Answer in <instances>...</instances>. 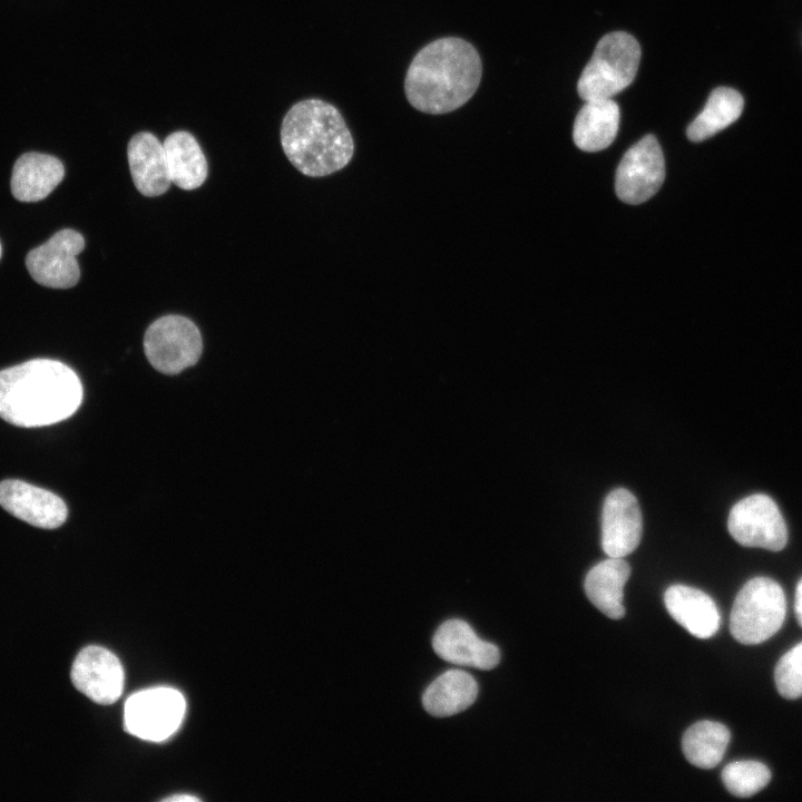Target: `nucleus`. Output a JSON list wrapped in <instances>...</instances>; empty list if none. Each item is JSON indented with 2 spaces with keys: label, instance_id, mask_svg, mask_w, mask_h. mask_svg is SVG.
<instances>
[{
  "label": "nucleus",
  "instance_id": "nucleus-1",
  "mask_svg": "<svg viewBox=\"0 0 802 802\" xmlns=\"http://www.w3.org/2000/svg\"><path fill=\"white\" fill-rule=\"evenodd\" d=\"M82 400L78 375L65 363L33 359L0 371V417L18 427H43L72 415Z\"/></svg>",
  "mask_w": 802,
  "mask_h": 802
},
{
  "label": "nucleus",
  "instance_id": "nucleus-2",
  "mask_svg": "<svg viewBox=\"0 0 802 802\" xmlns=\"http://www.w3.org/2000/svg\"><path fill=\"white\" fill-rule=\"evenodd\" d=\"M482 76L477 49L459 37H443L426 45L413 57L404 79L408 101L417 110L441 115L463 106Z\"/></svg>",
  "mask_w": 802,
  "mask_h": 802
},
{
  "label": "nucleus",
  "instance_id": "nucleus-3",
  "mask_svg": "<svg viewBox=\"0 0 802 802\" xmlns=\"http://www.w3.org/2000/svg\"><path fill=\"white\" fill-rule=\"evenodd\" d=\"M281 145L291 164L310 177L343 169L354 154V140L341 113L315 98L294 104L285 114Z\"/></svg>",
  "mask_w": 802,
  "mask_h": 802
},
{
  "label": "nucleus",
  "instance_id": "nucleus-4",
  "mask_svg": "<svg viewBox=\"0 0 802 802\" xmlns=\"http://www.w3.org/2000/svg\"><path fill=\"white\" fill-rule=\"evenodd\" d=\"M639 61L640 47L632 35H605L579 77L578 95L585 101L614 97L633 82Z\"/></svg>",
  "mask_w": 802,
  "mask_h": 802
},
{
  "label": "nucleus",
  "instance_id": "nucleus-5",
  "mask_svg": "<svg viewBox=\"0 0 802 802\" xmlns=\"http://www.w3.org/2000/svg\"><path fill=\"white\" fill-rule=\"evenodd\" d=\"M785 614L782 587L771 578L755 577L745 583L734 599L730 630L741 644H760L780 630Z\"/></svg>",
  "mask_w": 802,
  "mask_h": 802
},
{
  "label": "nucleus",
  "instance_id": "nucleus-6",
  "mask_svg": "<svg viewBox=\"0 0 802 802\" xmlns=\"http://www.w3.org/2000/svg\"><path fill=\"white\" fill-rule=\"evenodd\" d=\"M203 350L202 335L187 317L165 315L154 321L144 335L149 363L165 374H177L194 365Z\"/></svg>",
  "mask_w": 802,
  "mask_h": 802
},
{
  "label": "nucleus",
  "instance_id": "nucleus-7",
  "mask_svg": "<svg viewBox=\"0 0 802 802\" xmlns=\"http://www.w3.org/2000/svg\"><path fill=\"white\" fill-rule=\"evenodd\" d=\"M184 696L170 687H155L128 697L124 707V725L130 734L159 742L174 734L185 715Z\"/></svg>",
  "mask_w": 802,
  "mask_h": 802
},
{
  "label": "nucleus",
  "instance_id": "nucleus-8",
  "mask_svg": "<svg viewBox=\"0 0 802 802\" xmlns=\"http://www.w3.org/2000/svg\"><path fill=\"white\" fill-rule=\"evenodd\" d=\"M731 536L742 546L772 551L783 549L788 529L776 503L766 495H751L736 502L728 515Z\"/></svg>",
  "mask_w": 802,
  "mask_h": 802
},
{
  "label": "nucleus",
  "instance_id": "nucleus-9",
  "mask_svg": "<svg viewBox=\"0 0 802 802\" xmlns=\"http://www.w3.org/2000/svg\"><path fill=\"white\" fill-rule=\"evenodd\" d=\"M664 178L662 148L653 135H646L623 156L616 172V194L627 204H640L658 192Z\"/></svg>",
  "mask_w": 802,
  "mask_h": 802
},
{
  "label": "nucleus",
  "instance_id": "nucleus-10",
  "mask_svg": "<svg viewBox=\"0 0 802 802\" xmlns=\"http://www.w3.org/2000/svg\"><path fill=\"white\" fill-rule=\"evenodd\" d=\"M84 247L85 239L80 233L70 228L61 229L27 254V270L42 286L70 288L80 278L76 257Z\"/></svg>",
  "mask_w": 802,
  "mask_h": 802
},
{
  "label": "nucleus",
  "instance_id": "nucleus-11",
  "mask_svg": "<svg viewBox=\"0 0 802 802\" xmlns=\"http://www.w3.org/2000/svg\"><path fill=\"white\" fill-rule=\"evenodd\" d=\"M71 682L92 702L113 704L124 688V669L110 651L90 645L82 648L71 666Z\"/></svg>",
  "mask_w": 802,
  "mask_h": 802
},
{
  "label": "nucleus",
  "instance_id": "nucleus-12",
  "mask_svg": "<svg viewBox=\"0 0 802 802\" xmlns=\"http://www.w3.org/2000/svg\"><path fill=\"white\" fill-rule=\"evenodd\" d=\"M643 520L636 497L624 488L608 493L602 512V547L608 557L624 558L639 545Z\"/></svg>",
  "mask_w": 802,
  "mask_h": 802
},
{
  "label": "nucleus",
  "instance_id": "nucleus-13",
  "mask_svg": "<svg viewBox=\"0 0 802 802\" xmlns=\"http://www.w3.org/2000/svg\"><path fill=\"white\" fill-rule=\"evenodd\" d=\"M0 506L16 518L45 529L58 528L68 515L60 497L16 479L0 482Z\"/></svg>",
  "mask_w": 802,
  "mask_h": 802
},
{
  "label": "nucleus",
  "instance_id": "nucleus-14",
  "mask_svg": "<svg viewBox=\"0 0 802 802\" xmlns=\"http://www.w3.org/2000/svg\"><path fill=\"white\" fill-rule=\"evenodd\" d=\"M432 646L439 657L456 665L491 669L500 661L499 648L479 638L461 619L441 624L433 635Z\"/></svg>",
  "mask_w": 802,
  "mask_h": 802
},
{
  "label": "nucleus",
  "instance_id": "nucleus-15",
  "mask_svg": "<svg viewBox=\"0 0 802 802\" xmlns=\"http://www.w3.org/2000/svg\"><path fill=\"white\" fill-rule=\"evenodd\" d=\"M133 182L148 197L166 193L172 183L163 143L149 131L135 134L127 146Z\"/></svg>",
  "mask_w": 802,
  "mask_h": 802
},
{
  "label": "nucleus",
  "instance_id": "nucleus-16",
  "mask_svg": "<svg viewBox=\"0 0 802 802\" xmlns=\"http://www.w3.org/2000/svg\"><path fill=\"white\" fill-rule=\"evenodd\" d=\"M664 603L669 615L693 636L707 639L717 633L720 610L706 593L677 584L666 589Z\"/></svg>",
  "mask_w": 802,
  "mask_h": 802
},
{
  "label": "nucleus",
  "instance_id": "nucleus-17",
  "mask_svg": "<svg viewBox=\"0 0 802 802\" xmlns=\"http://www.w3.org/2000/svg\"><path fill=\"white\" fill-rule=\"evenodd\" d=\"M65 168L55 156L30 151L14 163L11 174V193L19 202H38L46 198L62 180Z\"/></svg>",
  "mask_w": 802,
  "mask_h": 802
},
{
  "label": "nucleus",
  "instance_id": "nucleus-18",
  "mask_svg": "<svg viewBox=\"0 0 802 802\" xmlns=\"http://www.w3.org/2000/svg\"><path fill=\"white\" fill-rule=\"evenodd\" d=\"M630 567L623 558L609 557L595 565L585 579V591L590 603L604 615L619 619L625 615L624 586Z\"/></svg>",
  "mask_w": 802,
  "mask_h": 802
},
{
  "label": "nucleus",
  "instance_id": "nucleus-19",
  "mask_svg": "<svg viewBox=\"0 0 802 802\" xmlns=\"http://www.w3.org/2000/svg\"><path fill=\"white\" fill-rule=\"evenodd\" d=\"M619 108L612 98L586 100L578 111L573 129L576 146L584 151H599L615 139Z\"/></svg>",
  "mask_w": 802,
  "mask_h": 802
},
{
  "label": "nucleus",
  "instance_id": "nucleus-20",
  "mask_svg": "<svg viewBox=\"0 0 802 802\" xmlns=\"http://www.w3.org/2000/svg\"><path fill=\"white\" fill-rule=\"evenodd\" d=\"M477 695L478 684L469 673L449 669L427 687L422 704L429 714L447 717L468 708Z\"/></svg>",
  "mask_w": 802,
  "mask_h": 802
},
{
  "label": "nucleus",
  "instance_id": "nucleus-21",
  "mask_svg": "<svg viewBox=\"0 0 802 802\" xmlns=\"http://www.w3.org/2000/svg\"><path fill=\"white\" fill-rule=\"evenodd\" d=\"M172 183L182 189L199 187L207 177V162L196 140L188 131L169 134L163 143Z\"/></svg>",
  "mask_w": 802,
  "mask_h": 802
},
{
  "label": "nucleus",
  "instance_id": "nucleus-22",
  "mask_svg": "<svg viewBox=\"0 0 802 802\" xmlns=\"http://www.w3.org/2000/svg\"><path fill=\"white\" fill-rule=\"evenodd\" d=\"M744 100L740 92L728 87L715 88L703 110L687 127L689 140H705L726 128L742 114Z\"/></svg>",
  "mask_w": 802,
  "mask_h": 802
},
{
  "label": "nucleus",
  "instance_id": "nucleus-23",
  "mask_svg": "<svg viewBox=\"0 0 802 802\" xmlns=\"http://www.w3.org/2000/svg\"><path fill=\"white\" fill-rule=\"evenodd\" d=\"M730 740V731L724 724L700 721L684 733L682 750L691 764L701 769H712L722 761Z\"/></svg>",
  "mask_w": 802,
  "mask_h": 802
},
{
  "label": "nucleus",
  "instance_id": "nucleus-24",
  "mask_svg": "<svg viewBox=\"0 0 802 802\" xmlns=\"http://www.w3.org/2000/svg\"><path fill=\"white\" fill-rule=\"evenodd\" d=\"M721 777L730 793L737 798H749L769 784L771 772L757 761H735L723 769Z\"/></svg>",
  "mask_w": 802,
  "mask_h": 802
},
{
  "label": "nucleus",
  "instance_id": "nucleus-25",
  "mask_svg": "<svg viewBox=\"0 0 802 802\" xmlns=\"http://www.w3.org/2000/svg\"><path fill=\"white\" fill-rule=\"evenodd\" d=\"M774 682L782 697L795 700L802 696V642L779 659L774 669Z\"/></svg>",
  "mask_w": 802,
  "mask_h": 802
},
{
  "label": "nucleus",
  "instance_id": "nucleus-26",
  "mask_svg": "<svg viewBox=\"0 0 802 802\" xmlns=\"http://www.w3.org/2000/svg\"><path fill=\"white\" fill-rule=\"evenodd\" d=\"M794 610L798 623L802 627V578L799 580L795 589Z\"/></svg>",
  "mask_w": 802,
  "mask_h": 802
},
{
  "label": "nucleus",
  "instance_id": "nucleus-27",
  "mask_svg": "<svg viewBox=\"0 0 802 802\" xmlns=\"http://www.w3.org/2000/svg\"><path fill=\"white\" fill-rule=\"evenodd\" d=\"M164 801H167V802H180V801L189 802V801H199V799H198L197 796L190 795V794H179V795L176 794V795L168 796V798L164 799Z\"/></svg>",
  "mask_w": 802,
  "mask_h": 802
},
{
  "label": "nucleus",
  "instance_id": "nucleus-28",
  "mask_svg": "<svg viewBox=\"0 0 802 802\" xmlns=\"http://www.w3.org/2000/svg\"><path fill=\"white\" fill-rule=\"evenodd\" d=\"M1 253H2V248H1V243H0V257H1Z\"/></svg>",
  "mask_w": 802,
  "mask_h": 802
}]
</instances>
